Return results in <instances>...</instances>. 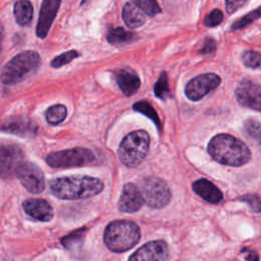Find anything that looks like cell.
Returning <instances> with one entry per match:
<instances>
[{
  "label": "cell",
  "instance_id": "6da1fadb",
  "mask_svg": "<svg viewBox=\"0 0 261 261\" xmlns=\"http://www.w3.org/2000/svg\"><path fill=\"white\" fill-rule=\"evenodd\" d=\"M103 182L88 175H70L54 178L50 181L51 193L62 200L87 199L103 191Z\"/></svg>",
  "mask_w": 261,
  "mask_h": 261
},
{
  "label": "cell",
  "instance_id": "7a4b0ae2",
  "mask_svg": "<svg viewBox=\"0 0 261 261\" xmlns=\"http://www.w3.org/2000/svg\"><path fill=\"white\" fill-rule=\"evenodd\" d=\"M208 153L218 163L228 166H242L251 159L249 148L227 134L213 137L208 144Z\"/></svg>",
  "mask_w": 261,
  "mask_h": 261
},
{
  "label": "cell",
  "instance_id": "3957f363",
  "mask_svg": "<svg viewBox=\"0 0 261 261\" xmlns=\"http://www.w3.org/2000/svg\"><path fill=\"white\" fill-rule=\"evenodd\" d=\"M140 227L129 220H114L106 226L104 231L106 247L116 253L132 249L140 241Z\"/></svg>",
  "mask_w": 261,
  "mask_h": 261
},
{
  "label": "cell",
  "instance_id": "277c9868",
  "mask_svg": "<svg viewBox=\"0 0 261 261\" xmlns=\"http://www.w3.org/2000/svg\"><path fill=\"white\" fill-rule=\"evenodd\" d=\"M40 55L35 51H23L8 61L0 74L4 85H16L31 76L39 67Z\"/></svg>",
  "mask_w": 261,
  "mask_h": 261
},
{
  "label": "cell",
  "instance_id": "5b68a950",
  "mask_svg": "<svg viewBox=\"0 0 261 261\" xmlns=\"http://www.w3.org/2000/svg\"><path fill=\"white\" fill-rule=\"evenodd\" d=\"M149 145V135L145 130H135L121 141L118 148V157L125 166L136 167L146 157Z\"/></svg>",
  "mask_w": 261,
  "mask_h": 261
},
{
  "label": "cell",
  "instance_id": "8992f818",
  "mask_svg": "<svg viewBox=\"0 0 261 261\" xmlns=\"http://www.w3.org/2000/svg\"><path fill=\"white\" fill-rule=\"evenodd\" d=\"M95 160L94 153L86 148H72L50 153L46 157V162L54 168H66L87 165Z\"/></svg>",
  "mask_w": 261,
  "mask_h": 261
},
{
  "label": "cell",
  "instance_id": "52a82bcc",
  "mask_svg": "<svg viewBox=\"0 0 261 261\" xmlns=\"http://www.w3.org/2000/svg\"><path fill=\"white\" fill-rule=\"evenodd\" d=\"M141 192L144 202L153 209L165 207L171 199V192L167 184L156 176L146 177L142 182Z\"/></svg>",
  "mask_w": 261,
  "mask_h": 261
},
{
  "label": "cell",
  "instance_id": "ba28073f",
  "mask_svg": "<svg viewBox=\"0 0 261 261\" xmlns=\"http://www.w3.org/2000/svg\"><path fill=\"white\" fill-rule=\"evenodd\" d=\"M220 82V77L215 73H203L192 79L187 84L185 92L190 100L198 101L217 88Z\"/></svg>",
  "mask_w": 261,
  "mask_h": 261
},
{
  "label": "cell",
  "instance_id": "9c48e42d",
  "mask_svg": "<svg viewBox=\"0 0 261 261\" xmlns=\"http://www.w3.org/2000/svg\"><path fill=\"white\" fill-rule=\"evenodd\" d=\"M17 177L21 185L33 194L41 193L45 188V178L43 171L39 166L32 162L23 161L17 169Z\"/></svg>",
  "mask_w": 261,
  "mask_h": 261
},
{
  "label": "cell",
  "instance_id": "30bf717a",
  "mask_svg": "<svg viewBox=\"0 0 261 261\" xmlns=\"http://www.w3.org/2000/svg\"><path fill=\"white\" fill-rule=\"evenodd\" d=\"M23 162L22 151L14 145L0 147V177L11 178L16 175L17 169Z\"/></svg>",
  "mask_w": 261,
  "mask_h": 261
},
{
  "label": "cell",
  "instance_id": "8fae6325",
  "mask_svg": "<svg viewBox=\"0 0 261 261\" xmlns=\"http://www.w3.org/2000/svg\"><path fill=\"white\" fill-rule=\"evenodd\" d=\"M236 97L241 105L256 111H261L260 85L250 80H243L236 89Z\"/></svg>",
  "mask_w": 261,
  "mask_h": 261
},
{
  "label": "cell",
  "instance_id": "7c38bea8",
  "mask_svg": "<svg viewBox=\"0 0 261 261\" xmlns=\"http://www.w3.org/2000/svg\"><path fill=\"white\" fill-rule=\"evenodd\" d=\"M168 257V247L164 241H152L139 248L128 261H165Z\"/></svg>",
  "mask_w": 261,
  "mask_h": 261
},
{
  "label": "cell",
  "instance_id": "4fadbf2b",
  "mask_svg": "<svg viewBox=\"0 0 261 261\" xmlns=\"http://www.w3.org/2000/svg\"><path fill=\"white\" fill-rule=\"evenodd\" d=\"M144 199L141 190L134 184L128 182L123 186L118 201V209L121 212L134 213L141 209Z\"/></svg>",
  "mask_w": 261,
  "mask_h": 261
},
{
  "label": "cell",
  "instance_id": "5bb4252c",
  "mask_svg": "<svg viewBox=\"0 0 261 261\" xmlns=\"http://www.w3.org/2000/svg\"><path fill=\"white\" fill-rule=\"evenodd\" d=\"M60 2L61 0H43L36 29V34L39 38L44 39L47 36L58 11Z\"/></svg>",
  "mask_w": 261,
  "mask_h": 261
},
{
  "label": "cell",
  "instance_id": "9a60e30c",
  "mask_svg": "<svg viewBox=\"0 0 261 261\" xmlns=\"http://www.w3.org/2000/svg\"><path fill=\"white\" fill-rule=\"evenodd\" d=\"M37 125L28 117L13 116L0 122V130L17 136L29 137L37 132Z\"/></svg>",
  "mask_w": 261,
  "mask_h": 261
},
{
  "label": "cell",
  "instance_id": "2e32d148",
  "mask_svg": "<svg viewBox=\"0 0 261 261\" xmlns=\"http://www.w3.org/2000/svg\"><path fill=\"white\" fill-rule=\"evenodd\" d=\"M24 212L34 219L49 221L53 218V208L44 199H29L22 203Z\"/></svg>",
  "mask_w": 261,
  "mask_h": 261
},
{
  "label": "cell",
  "instance_id": "e0dca14e",
  "mask_svg": "<svg viewBox=\"0 0 261 261\" xmlns=\"http://www.w3.org/2000/svg\"><path fill=\"white\" fill-rule=\"evenodd\" d=\"M193 191L206 202L211 204H217L223 198L221 191L206 178L196 180L193 184Z\"/></svg>",
  "mask_w": 261,
  "mask_h": 261
},
{
  "label": "cell",
  "instance_id": "ac0fdd59",
  "mask_svg": "<svg viewBox=\"0 0 261 261\" xmlns=\"http://www.w3.org/2000/svg\"><path fill=\"white\" fill-rule=\"evenodd\" d=\"M115 79L119 89L125 96H132L140 88L141 81L133 69H118L115 71Z\"/></svg>",
  "mask_w": 261,
  "mask_h": 261
},
{
  "label": "cell",
  "instance_id": "d6986e66",
  "mask_svg": "<svg viewBox=\"0 0 261 261\" xmlns=\"http://www.w3.org/2000/svg\"><path fill=\"white\" fill-rule=\"evenodd\" d=\"M122 17L125 24L129 29L141 27L145 22L144 12L139 9L134 3H126L122 10Z\"/></svg>",
  "mask_w": 261,
  "mask_h": 261
},
{
  "label": "cell",
  "instance_id": "ffe728a7",
  "mask_svg": "<svg viewBox=\"0 0 261 261\" xmlns=\"http://www.w3.org/2000/svg\"><path fill=\"white\" fill-rule=\"evenodd\" d=\"M13 12L17 23L25 27L29 25L33 19L34 8L29 0H18L14 4Z\"/></svg>",
  "mask_w": 261,
  "mask_h": 261
},
{
  "label": "cell",
  "instance_id": "44dd1931",
  "mask_svg": "<svg viewBox=\"0 0 261 261\" xmlns=\"http://www.w3.org/2000/svg\"><path fill=\"white\" fill-rule=\"evenodd\" d=\"M136 39V34L125 31L122 28L110 29L107 33V41L112 45H123L133 42Z\"/></svg>",
  "mask_w": 261,
  "mask_h": 261
},
{
  "label": "cell",
  "instance_id": "7402d4cb",
  "mask_svg": "<svg viewBox=\"0 0 261 261\" xmlns=\"http://www.w3.org/2000/svg\"><path fill=\"white\" fill-rule=\"evenodd\" d=\"M67 111L65 106L61 104L53 105L46 111V119L50 124H59L66 117Z\"/></svg>",
  "mask_w": 261,
  "mask_h": 261
},
{
  "label": "cell",
  "instance_id": "603a6c76",
  "mask_svg": "<svg viewBox=\"0 0 261 261\" xmlns=\"http://www.w3.org/2000/svg\"><path fill=\"white\" fill-rule=\"evenodd\" d=\"M244 127L247 136L261 149V122L254 119H248L245 122Z\"/></svg>",
  "mask_w": 261,
  "mask_h": 261
},
{
  "label": "cell",
  "instance_id": "cb8c5ba5",
  "mask_svg": "<svg viewBox=\"0 0 261 261\" xmlns=\"http://www.w3.org/2000/svg\"><path fill=\"white\" fill-rule=\"evenodd\" d=\"M133 108L138 111V112H141L143 113L144 115H146L147 117H149L150 119L153 120V122L157 125V127H161V122H160V119H159V116L158 114L156 113V111L154 110V108L146 101H139L137 102L136 104H134Z\"/></svg>",
  "mask_w": 261,
  "mask_h": 261
},
{
  "label": "cell",
  "instance_id": "d4e9b609",
  "mask_svg": "<svg viewBox=\"0 0 261 261\" xmlns=\"http://www.w3.org/2000/svg\"><path fill=\"white\" fill-rule=\"evenodd\" d=\"M132 2L149 16H154L161 11L156 0H132Z\"/></svg>",
  "mask_w": 261,
  "mask_h": 261
},
{
  "label": "cell",
  "instance_id": "484cf974",
  "mask_svg": "<svg viewBox=\"0 0 261 261\" xmlns=\"http://www.w3.org/2000/svg\"><path fill=\"white\" fill-rule=\"evenodd\" d=\"M242 60L247 67L253 69H261V53L253 50L245 51L242 55Z\"/></svg>",
  "mask_w": 261,
  "mask_h": 261
},
{
  "label": "cell",
  "instance_id": "4316f807",
  "mask_svg": "<svg viewBox=\"0 0 261 261\" xmlns=\"http://www.w3.org/2000/svg\"><path fill=\"white\" fill-rule=\"evenodd\" d=\"M154 92H155V95L164 100L166 99L167 97L170 96V90H169V86H168V79H167V75L165 72H162L160 77L158 79L157 83L155 84V87H154Z\"/></svg>",
  "mask_w": 261,
  "mask_h": 261
},
{
  "label": "cell",
  "instance_id": "83f0119b",
  "mask_svg": "<svg viewBox=\"0 0 261 261\" xmlns=\"http://www.w3.org/2000/svg\"><path fill=\"white\" fill-rule=\"evenodd\" d=\"M80 56V53L74 51V50H71V51H67L63 54H60L58 56H56L52 61H51V66L54 67V68H58V67H61L67 63H69L70 61H72L74 58L79 57Z\"/></svg>",
  "mask_w": 261,
  "mask_h": 261
},
{
  "label": "cell",
  "instance_id": "f1b7e54d",
  "mask_svg": "<svg viewBox=\"0 0 261 261\" xmlns=\"http://www.w3.org/2000/svg\"><path fill=\"white\" fill-rule=\"evenodd\" d=\"M261 17V7H258L257 9L251 11L250 13H248L247 15L243 16L242 18H240L239 20H237L233 24H232V29L233 30H240L243 29L244 27L248 25L249 23H251L252 21H254L255 19Z\"/></svg>",
  "mask_w": 261,
  "mask_h": 261
},
{
  "label": "cell",
  "instance_id": "f546056e",
  "mask_svg": "<svg viewBox=\"0 0 261 261\" xmlns=\"http://www.w3.org/2000/svg\"><path fill=\"white\" fill-rule=\"evenodd\" d=\"M239 200L248 204L250 209L253 212L255 213L261 212V199L257 195H246L240 198Z\"/></svg>",
  "mask_w": 261,
  "mask_h": 261
},
{
  "label": "cell",
  "instance_id": "4dcf8cb0",
  "mask_svg": "<svg viewBox=\"0 0 261 261\" xmlns=\"http://www.w3.org/2000/svg\"><path fill=\"white\" fill-rule=\"evenodd\" d=\"M223 19V13L219 9H213L204 19V24L206 27H216Z\"/></svg>",
  "mask_w": 261,
  "mask_h": 261
},
{
  "label": "cell",
  "instance_id": "1f68e13d",
  "mask_svg": "<svg viewBox=\"0 0 261 261\" xmlns=\"http://www.w3.org/2000/svg\"><path fill=\"white\" fill-rule=\"evenodd\" d=\"M249 0H225V7L228 13H233L236 10L243 7Z\"/></svg>",
  "mask_w": 261,
  "mask_h": 261
},
{
  "label": "cell",
  "instance_id": "d6a6232c",
  "mask_svg": "<svg viewBox=\"0 0 261 261\" xmlns=\"http://www.w3.org/2000/svg\"><path fill=\"white\" fill-rule=\"evenodd\" d=\"M215 47H216L215 41L213 39H207L204 43L203 48L200 50V52L203 53V54H209V53L214 52Z\"/></svg>",
  "mask_w": 261,
  "mask_h": 261
},
{
  "label": "cell",
  "instance_id": "836d02e7",
  "mask_svg": "<svg viewBox=\"0 0 261 261\" xmlns=\"http://www.w3.org/2000/svg\"><path fill=\"white\" fill-rule=\"evenodd\" d=\"M244 251H246L248 253L246 255V260L247 261H259V257H258V255L255 251H251V250H248V249H245Z\"/></svg>",
  "mask_w": 261,
  "mask_h": 261
},
{
  "label": "cell",
  "instance_id": "e575fe53",
  "mask_svg": "<svg viewBox=\"0 0 261 261\" xmlns=\"http://www.w3.org/2000/svg\"><path fill=\"white\" fill-rule=\"evenodd\" d=\"M2 41H3V27L0 23V53H1V49H2Z\"/></svg>",
  "mask_w": 261,
  "mask_h": 261
}]
</instances>
